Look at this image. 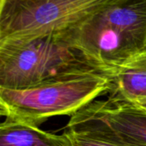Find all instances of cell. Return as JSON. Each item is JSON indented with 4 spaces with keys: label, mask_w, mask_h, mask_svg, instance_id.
<instances>
[{
    "label": "cell",
    "mask_w": 146,
    "mask_h": 146,
    "mask_svg": "<svg viewBox=\"0 0 146 146\" xmlns=\"http://www.w3.org/2000/svg\"><path fill=\"white\" fill-rule=\"evenodd\" d=\"M55 38L110 77L146 49V0H107Z\"/></svg>",
    "instance_id": "6da1fadb"
},
{
    "label": "cell",
    "mask_w": 146,
    "mask_h": 146,
    "mask_svg": "<svg viewBox=\"0 0 146 146\" xmlns=\"http://www.w3.org/2000/svg\"><path fill=\"white\" fill-rule=\"evenodd\" d=\"M110 78L87 68L65 74L26 90L0 88L7 119L38 127L56 115L72 116L99 96L108 93Z\"/></svg>",
    "instance_id": "7a4b0ae2"
},
{
    "label": "cell",
    "mask_w": 146,
    "mask_h": 146,
    "mask_svg": "<svg viewBox=\"0 0 146 146\" xmlns=\"http://www.w3.org/2000/svg\"><path fill=\"white\" fill-rule=\"evenodd\" d=\"M87 68H92L55 36L0 45V88L26 90Z\"/></svg>",
    "instance_id": "3957f363"
},
{
    "label": "cell",
    "mask_w": 146,
    "mask_h": 146,
    "mask_svg": "<svg viewBox=\"0 0 146 146\" xmlns=\"http://www.w3.org/2000/svg\"><path fill=\"white\" fill-rule=\"evenodd\" d=\"M107 0H3L0 45L56 36L75 25Z\"/></svg>",
    "instance_id": "277c9868"
},
{
    "label": "cell",
    "mask_w": 146,
    "mask_h": 146,
    "mask_svg": "<svg viewBox=\"0 0 146 146\" xmlns=\"http://www.w3.org/2000/svg\"><path fill=\"white\" fill-rule=\"evenodd\" d=\"M66 128L127 146H146V112L132 104L95 100L73 115Z\"/></svg>",
    "instance_id": "5b68a950"
},
{
    "label": "cell",
    "mask_w": 146,
    "mask_h": 146,
    "mask_svg": "<svg viewBox=\"0 0 146 146\" xmlns=\"http://www.w3.org/2000/svg\"><path fill=\"white\" fill-rule=\"evenodd\" d=\"M109 78V101L132 104L146 98V49L125 62Z\"/></svg>",
    "instance_id": "8992f818"
},
{
    "label": "cell",
    "mask_w": 146,
    "mask_h": 146,
    "mask_svg": "<svg viewBox=\"0 0 146 146\" xmlns=\"http://www.w3.org/2000/svg\"><path fill=\"white\" fill-rule=\"evenodd\" d=\"M0 146H72L63 133L53 134L24 122L7 119L0 123Z\"/></svg>",
    "instance_id": "52a82bcc"
},
{
    "label": "cell",
    "mask_w": 146,
    "mask_h": 146,
    "mask_svg": "<svg viewBox=\"0 0 146 146\" xmlns=\"http://www.w3.org/2000/svg\"><path fill=\"white\" fill-rule=\"evenodd\" d=\"M64 133L72 146H127L89 132L66 130Z\"/></svg>",
    "instance_id": "ba28073f"
},
{
    "label": "cell",
    "mask_w": 146,
    "mask_h": 146,
    "mask_svg": "<svg viewBox=\"0 0 146 146\" xmlns=\"http://www.w3.org/2000/svg\"><path fill=\"white\" fill-rule=\"evenodd\" d=\"M133 105L136 106L137 108H139L141 109L142 110L145 111L146 112V98H143V99H139V100H137L133 103H132Z\"/></svg>",
    "instance_id": "9c48e42d"
},
{
    "label": "cell",
    "mask_w": 146,
    "mask_h": 146,
    "mask_svg": "<svg viewBox=\"0 0 146 146\" xmlns=\"http://www.w3.org/2000/svg\"><path fill=\"white\" fill-rule=\"evenodd\" d=\"M3 116H5L7 118L9 116V110L5 107V105L0 101V118Z\"/></svg>",
    "instance_id": "30bf717a"
},
{
    "label": "cell",
    "mask_w": 146,
    "mask_h": 146,
    "mask_svg": "<svg viewBox=\"0 0 146 146\" xmlns=\"http://www.w3.org/2000/svg\"><path fill=\"white\" fill-rule=\"evenodd\" d=\"M2 1H3V0H0V6H1V3H2Z\"/></svg>",
    "instance_id": "8fae6325"
}]
</instances>
